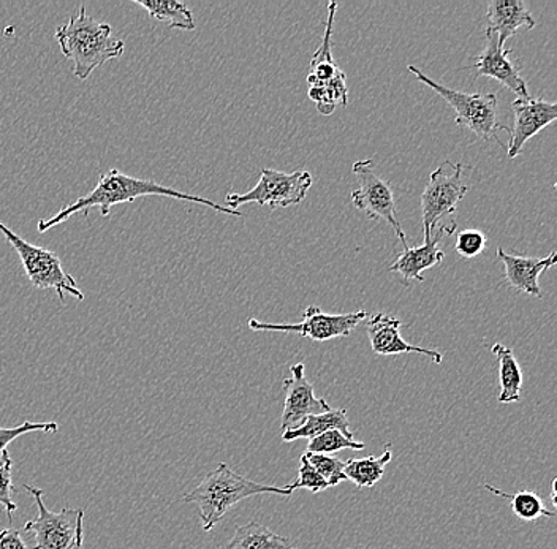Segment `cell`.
I'll return each instance as SVG.
<instances>
[{
  "label": "cell",
  "mask_w": 557,
  "mask_h": 549,
  "mask_svg": "<svg viewBox=\"0 0 557 549\" xmlns=\"http://www.w3.org/2000/svg\"><path fill=\"white\" fill-rule=\"evenodd\" d=\"M151 196L191 201V203L211 208V210L218 211V213L243 217L238 210H230L228 207H222V204L214 203V201L208 200V198L190 196V194H184L181 190L172 189V187L157 184L156 180L128 176L120 172V170L113 169L100 175L96 187L89 194L73 201L64 210L51 215L50 219H44V221L38 222L37 228L40 233L51 230V228L58 227L62 222L69 221L72 215L78 213H85L86 215L92 208H99L100 214L107 217L110 214L111 208L116 207V204L134 203L137 198Z\"/></svg>",
  "instance_id": "6da1fadb"
},
{
  "label": "cell",
  "mask_w": 557,
  "mask_h": 549,
  "mask_svg": "<svg viewBox=\"0 0 557 549\" xmlns=\"http://www.w3.org/2000/svg\"><path fill=\"white\" fill-rule=\"evenodd\" d=\"M54 37L62 54L72 61L73 75L82 82L104 62L124 54L125 41L113 36L110 24L94 20L85 5L55 29Z\"/></svg>",
  "instance_id": "7a4b0ae2"
},
{
  "label": "cell",
  "mask_w": 557,
  "mask_h": 549,
  "mask_svg": "<svg viewBox=\"0 0 557 549\" xmlns=\"http://www.w3.org/2000/svg\"><path fill=\"white\" fill-rule=\"evenodd\" d=\"M259 495L292 496L294 492L284 486L261 485L259 482L243 477L236 474L226 464H219L214 471L209 472L207 477L201 479L200 485L184 496V502L195 503L200 510L201 526L205 532H211L221 523L233 507L238 506L243 500Z\"/></svg>",
  "instance_id": "3957f363"
},
{
  "label": "cell",
  "mask_w": 557,
  "mask_h": 549,
  "mask_svg": "<svg viewBox=\"0 0 557 549\" xmlns=\"http://www.w3.org/2000/svg\"><path fill=\"white\" fill-rule=\"evenodd\" d=\"M407 68L417 76L418 82L433 89L455 110V123L458 127L469 128L480 140H494L499 145V132L510 134V128L505 127L497 121V105H499V102H497L496 93L461 92V90L438 85L437 82L424 75L420 68L413 67V65H409Z\"/></svg>",
  "instance_id": "277c9868"
},
{
  "label": "cell",
  "mask_w": 557,
  "mask_h": 549,
  "mask_svg": "<svg viewBox=\"0 0 557 549\" xmlns=\"http://www.w3.org/2000/svg\"><path fill=\"white\" fill-rule=\"evenodd\" d=\"M24 489L33 495L38 516L24 524L33 538L34 549H82L85 544V510L65 507L54 513L45 506L44 491L30 485Z\"/></svg>",
  "instance_id": "5b68a950"
},
{
  "label": "cell",
  "mask_w": 557,
  "mask_h": 549,
  "mask_svg": "<svg viewBox=\"0 0 557 549\" xmlns=\"http://www.w3.org/2000/svg\"><path fill=\"white\" fill-rule=\"evenodd\" d=\"M336 10L337 3L331 2L322 45L313 54L308 75L309 99L323 116H330L336 108L347 107L348 103L346 73L336 64L331 53V36H333Z\"/></svg>",
  "instance_id": "8992f818"
},
{
  "label": "cell",
  "mask_w": 557,
  "mask_h": 549,
  "mask_svg": "<svg viewBox=\"0 0 557 549\" xmlns=\"http://www.w3.org/2000/svg\"><path fill=\"white\" fill-rule=\"evenodd\" d=\"M0 233L16 250L24 271H26L27 279L34 287L40 288V290H54L62 302L65 301V295H72L76 300L85 301V294L64 270L58 253L40 248V246L30 245L12 228L7 227L2 221H0Z\"/></svg>",
  "instance_id": "52a82bcc"
},
{
  "label": "cell",
  "mask_w": 557,
  "mask_h": 549,
  "mask_svg": "<svg viewBox=\"0 0 557 549\" xmlns=\"http://www.w3.org/2000/svg\"><path fill=\"white\" fill-rule=\"evenodd\" d=\"M313 179L309 172L284 173L273 169L261 170L260 180L253 189L246 194H226L225 201L230 210L242 204L256 203L260 207L276 208L294 207L305 201Z\"/></svg>",
  "instance_id": "ba28073f"
},
{
  "label": "cell",
  "mask_w": 557,
  "mask_h": 549,
  "mask_svg": "<svg viewBox=\"0 0 557 549\" xmlns=\"http://www.w3.org/2000/svg\"><path fill=\"white\" fill-rule=\"evenodd\" d=\"M451 175L447 173V163H442L431 173L430 183L421 196L424 241H430L431 233L438 227L442 219L450 217L458 211V204L469 192L465 180V165L450 162Z\"/></svg>",
  "instance_id": "9c48e42d"
},
{
  "label": "cell",
  "mask_w": 557,
  "mask_h": 549,
  "mask_svg": "<svg viewBox=\"0 0 557 549\" xmlns=\"http://www.w3.org/2000/svg\"><path fill=\"white\" fill-rule=\"evenodd\" d=\"M354 175L358 177V189L351 192V203L371 221H385L407 248L406 235L398 221L395 192L389 183L375 172L374 160L363 159L354 163Z\"/></svg>",
  "instance_id": "30bf717a"
},
{
  "label": "cell",
  "mask_w": 557,
  "mask_h": 549,
  "mask_svg": "<svg viewBox=\"0 0 557 549\" xmlns=\"http://www.w3.org/2000/svg\"><path fill=\"white\" fill-rule=\"evenodd\" d=\"M366 311L350 312V314H325L317 305H309L305 311V320L301 323H267L257 319L249 320V328L253 332L294 333V335L309 337L315 342L337 339V337L350 336V333L368 319Z\"/></svg>",
  "instance_id": "8fae6325"
},
{
  "label": "cell",
  "mask_w": 557,
  "mask_h": 549,
  "mask_svg": "<svg viewBox=\"0 0 557 549\" xmlns=\"http://www.w3.org/2000/svg\"><path fill=\"white\" fill-rule=\"evenodd\" d=\"M292 377L284 378L282 387L285 392L284 412H282L281 429H294L301 426L306 419L319 413L329 412L326 399L317 398L313 385L306 377L305 363H296L290 367Z\"/></svg>",
  "instance_id": "7c38bea8"
},
{
  "label": "cell",
  "mask_w": 557,
  "mask_h": 549,
  "mask_svg": "<svg viewBox=\"0 0 557 549\" xmlns=\"http://www.w3.org/2000/svg\"><path fill=\"white\" fill-rule=\"evenodd\" d=\"M515 113L513 128H510L508 158L515 159L521 154L525 142L534 138L539 132L548 127L557 120V103L543 99H517L511 103Z\"/></svg>",
  "instance_id": "4fadbf2b"
},
{
  "label": "cell",
  "mask_w": 557,
  "mask_h": 549,
  "mask_svg": "<svg viewBox=\"0 0 557 549\" xmlns=\"http://www.w3.org/2000/svg\"><path fill=\"white\" fill-rule=\"evenodd\" d=\"M486 45L469 68L475 71V76H487V78L496 79L505 88L517 93L518 99H529L528 85L520 75L517 65L510 61L513 50H505L500 47L496 34L485 29Z\"/></svg>",
  "instance_id": "5bb4252c"
},
{
  "label": "cell",
  "mask_w": 557,
  "mask_h": 549,
  "mask_svg": "<svg viewBox=\"0 0 557 549\" xmlns=\"http://www.w3.org/2000/svg\"><path fill=\"white\" fill-rule=\"evenodd\" d=\"M400 326H403L400 320L392 317V315H369L366 329H368L372 352L381 354V357L417 353L431 358V361L435 364H441L444 361V353L438 352V350L424 349V347L412 346V344L406 342L400 337Z\"/></svg>",
  "instance_id": "9a60e30c"
},
{
  "label": "cell",
  "mask_w": 557,
  "mask_h": 549,
  "mask_svg": "<svg viewBox=\"0 0 557 549\" xmlns=\"http://www.w3.org/2000/svg\"><path fill=\"white\" fill-rule=\"evenodd\" d=\"M497 259L505 266V283L520 291V294L542 298V288L539 284L540 276L545 271L556 266L557 253L552 252L545 259H537V257L515 255V253H507L503 248H499L497 249Z\"/></svg>",
  "instance_id": "2e32d148"
},
{
  "label": "cell",
  "mask_w": 557,
  "mask_h": 549,
  "mask_svg": "<svg viewBox=\"0 0 557 549\" xmlns=\"http://www.w3.org/2000/svg\"><path fill=\"white\" fill-rule=\"evenodd\" d=\"M456 230V224L450 227L441 225L433 239L424 241L420 248H404L403 253L398 257L395 263L389 266L393 273H399L406 283L416 279L418 283H423V271L431 270L437 266L444 260L445 253L441 249V239L444 235H451Z\"/></svg>",
  "instance_id": "e0dca14e"
},
{
  "label": "cell",
  "mask_w": 557,
  "mask_h": 549,
  "mask_svg": "<svg viewBox=\"0 0 557 549\" xmlns=\"http://www.w3.org/2000/svg\"><path fill=\"white\" fill-rule=\"evenodd\" d=\"M486 20V30L496 34L503 48L508 38L517 36L521 30H532L535 27L531 10L522 0H491L487 3Z\"/></svg>",
  "instance_id": "ac0fdd59"
},
{
  "label": "cell",
  "mask_w": 557,
  "mask_h": 549,
  "mask_svg": "<svg viewBox=\"0 0 557 549\" xmlns=\"http://www.w3.org/2000/svg\"><path fill=\"white\" fill-rule=\"evenodd\" d=\"M331 429L341 431L347 439L355 440L354 431H351L350 423H348L346 409H330L329 412L308 416L301 426L284 431L282 433V440L284 442H294V440L298 439L311 440L313 437Z\"/></svg>",
  "instance_id": "d6986e66"
},
{
  "label": "cell",
  "mask_w": 557,
  "mask_h": 549,
  "mask_svg": "<svg viewBox=\"0 0 557 549\" xmlns=\"http://www.w3.org/2000/svg\"><path fill=\"white\" fill-rule=\"evenodd\" d=\"M225 549H299L290 538L282 537L257 521L236 527Z\"/></svg>",
  "instance_id": "ffe728a7"
},
{
  "label": "cell",
  "mask_w": 557,
  "mask_h": 549,
  "mask_svg": "<svg viewBox=\"0 0 557 549\" xmlns=\"http://www.w3.org/2000/svg\"><path fill=\"white\" fill-rule=\"evenodd\" d=\"M491 353L499 361V402L500 404H515L521 401L522 371L515 358L513 350L504 344H494Z\"/></svg>",
  "instance_id": "44dd1931"
},
{
  "label": "cell",
  "mask_w": 557,
  "mask_h": 549,
  "mask_svg": "<svg viewBox=\"0 0 557 549\" xmlns=\"http://www.w3.org/2000/svg\"><path fill=\"white\" fill-rule=\"evenodd\" d=\"M149 16L169 24L172 29L194 30V13L180 0H134Z\"/></svg>",
  "instance_id": "7402d4cb"
},
{
  "label": "cell",
  "mask_w": 557,
  "mask_h": 549,
  "mask_svg": "<svg viewBox=\"0 0 557 549\" xmlns=\"http://www.w3.org/2000/svg\"><path fill=\"white\" fill-rule=\"evenodd\" d=\"M392 445L386 444L382 457H368L363 460H348L344 474L348 482L355 483L358 488H371L381 482L385 475V467L392 461Z\"/></svg>",
  "instance_id": "603a6c76"
},
{
  "label": "cell",
  "mask_w": 557,
  "mask_h": 549,
  "mask_svg": "<svg viewBox=\"0 0 557 549\" xmlns=\"http://www.w3.org/2000/svg\"><path fill=\"white\" fill-rule=\"evenodd\" d=\"M483 488L493 492L494 496L503 497V499L510 500L511 510L515 516L520 517L521 521H537L539 517H555L556 513L546 509L545 502L542 497L534 491H518L510 495V492L500 491V489L493 488L490 485H483Z\"/></svg>",
  "instance_id": "cb8c5ba5"
},
{
  "label": "cell",
  "mask_w": 557,
  "mask_h": 549,
  "mask_svg": "<svg viewBox=\"0 0 557 549\" xmlns=\"http://www.w3.org/2000/svg\"><path fill=\"white\" fill-rule=\"evenodd\" d=\"M364 447L366 445L363 442L347 439L341 431L331 429L309 440L308 453L329 454L330 457V454L336 453V451H361L364 450Z\"/></svg>",
  "instance_id": "d4e9b609"
},
{
  "label": "cell",
  "mask_w": 557,
  "mask_h": 549,
  "mask_svg": "<svg viewBox=\"0 0 557 549\" xmlns=\"http://www.w3.org/2000/svg\"><path fill=\"white\" fill-rule=\"evenodd\" d=\"M305 457L308 458L309 464L315 469L317 474L329 483L330 488L339 485L341 482H347L346 474H344L346 462L329 457V454L308 453V451H306Z\"/></svg>",
  "instance_id": "484cf974"
},
{
  "label": "cell",
  "mask_w": 557,
  "mask_h": 549,
  "mask_svg": "<svg viewBox=\"0 0 557 549\" xmlns=\"http://www.w3.org/2000/svg\"><path fill=\"white\" fill-rule=\"evenodd\" d=\"M287 488L290 489L292 492H295L296 489H308L312 495H319V492L329 489L330 486L325 479L317 474L315 469L309 464L308 458L302 453L301 460H299L298 478H296L294 483H290V485H287Z\"/></svg>",
  "instance_id": "4316f807"
},
{
  "label": "cell",
  "mask_w": 557,
  "mask_h": 549,
  "mask_svg": "<svg viewBox=\"0 0 557 549\" xmlns=\"http://www.w3.org/2000/svg\"><path fill=\"white\" fill-rule=\"evenodd\" d=\"M13 461L9 451H3L2 462H0V506L5 509L10 523L13 520V513L16 510V503L13 502L12 495L15 492L13 488L12 471Z\"/></svg>",
  "instance_id": "83f0119b"
},
{
  "label": "cell",
  "mask_w": 557,
  "mask_h": 549,
  "mask_svg": "<svg viewBox=\"0 0 557 549\" xmlns=\"http://www.w3.org/2000/svg\"><path fill=\"white\" fill-rule=\"evenodd\" d=\"M59 429L58 423H33L24 422L23 425L16 427H0V460H2L3 451L7 450L10 444L17 437L24 436V434L35 433V431H41V433L54 434Z\"/></svg>",
  "instance_id": "f1b7e54d"
},
{
  "label": "cell",
  "mask_w": 557,
  "mask_h": 549,
  "mask_svg": "<svg viewBox=\"0 0 557 549\" xmlns=\"http://www.w3.org/2000/svg\"><path fill=\"white\" fill-rule=\"evenodd\" d=\"M486 248V236L475 228L462 230L456 236L455 250L462 259H475Z\"/></svg>",
  "instance_id": "f546056e"
},
{
  "label": "cell",
  "mask_w": 557,
  "mask_h": 549,
  "mask_svg": "<svg viewBox=\"0 0 557 549\" xmlns=\"http://www.w3.org/2000/svg\"><path fill=\"white\" fill-rule=\"evenodd\" d=\"M0 549H29L21 538V531L9 529L0 531Z\"/></svg>",
  "instance_id": "4dcf8cb0"
},
{
  "label": "cell",
  "mask_w": 557,
  "mask_h": 549,
  "mask_svg": "<svg viewBox=\"0 0 557 549\" xmlns=\"http://www.w3.org/2000/svg\"><path fill=\"white\" fill-rule=\"evenodd\" d=\"M556 485H557V478H553V482H552V495H549V497H552L553 507H556V509H557Z\"/></svg>",
  "instance_id": "1f68e13d"
},
{
  "label": "cell",
  "mask_w": 557,
  "mask_h": 549,
  "mask_svg": "<svg viewBox=\"0 0 557 549\" xmlns=\"http://www.w3.org/2000/svg\"><path fill=\"white\" fill-rule=\"evenodd\" d=\"M354 549H358V548H354Z\"/></svg>",
  "instance_id": "d6a6232c"
}]
</instances>
